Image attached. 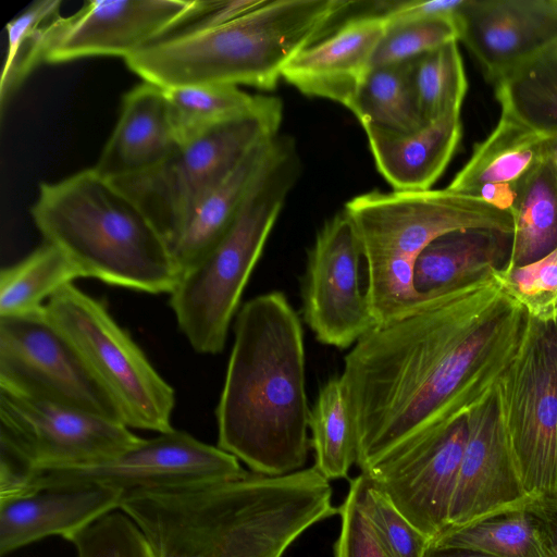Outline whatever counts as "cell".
<instances>
[{"mask_svg": "<svg viewBox=\"0 0 557 557\" xmlns=\"http://www.w3.org/2000/svg\"><path fill=\"white\" fill-rule=\"evenodd\" d=\"M248 473L232 454L172 429L141 438L125 451L98 463L37 472L30 476L24 495L75 485H99L124 495L137 490L235 480Z\"/></svg>", "mask_w": 557, "mask_h": 557, "instance_id": "7c38bea8", "label": "cell"}, {"mask_svg": "<svg viewBox=\"0 0 557 557\" xmlns=\"http://www.w3.org/2000/svg\"><path fill=\"white\" fill-rule=\"evenodd\" d=\"M352 3L263 0L227 23L164 37L124 60L144 82L162 88L223 84L272 90L286 64Z\"/></svg>", "mask_w": 557, "mask_h": 557, "instance_id": "277c9868", "label": "cell"}, {"mask_svg": "<svg viewBox=\"0 0 557 557\" xmlns=\"http://www.w3.org/2000/svg\"><path fill=\"white\" fill-rule=\"evenodd\" d=\"M288 136L276 135L253 147L202 201L170 246L183 273L198 263L225 235L255 180L280 153Z\"/></svg>", "mask_w": 557, "mask_h": 557, "instance_id": "d4e9b609", "label": "cell"}, {"mask_svg": "<svg viewBox=\"0 0 557 557\" xmlns=\"http://www.w3.org/2000/svg\"><path fill=\"white\" fill-rule=\"evenodd\" d=\"M338 515L341 529L334 557H391L361 506L358 476L350 481Z\"/></svg>", "mask_w": 557, "mask_h": 557, "instance_id": "f35d334b", "label": "cell"}, {"mask_svg": "<svg viewBox=\"0 0 557 557\" xmlns=\"http://www.w3.org/2000/svg\"><path fill=\"white\" fill-rule=\"evenodd\" d=\"M178 144L250 111L260 95L234 85L195 84L163 88Z\"/></svg>", "mask_w": 557, "mask_h": 557, "instance_id": "1f68e13d", "label": "cell"}, {"mask_svg": "<svg viewBox=\"0 0 557 557\" xmlns=\"http://www.w3.org/2000/svg\"><path fill=\"white\" fill-rule=\"evenodd\" d=\"M141 438L113 419L0 388V490L41 471L98 463Z\"/></svg>", "mask_w": 557, "mask_h": 557, "instance_id": "30bf717a", "label": "cell"}, {"mask_svg": "<svg viewBox=\"0 0 557 557\" xmlns=\"http://www.w3.org/2000/svg\"><path fill=\"white\" fill-rule=\"evenodd\" d=\"M123 493L99 485L39 490L0 503V555L50 535L71 541L101 517L119 509Z\"/></svg>", "mask_w": 557, "mask_h": 557, "instance_id": "44dd1931", "label": "cell"}, {"mask_svg": "<svg viewBox=\"0 0 557 557\" xmlns=\"http://www.w3.org/2000/svg\"><path fill=\"white\" fill-rule=\"evenodd\" d=\"M512 234L467 228L444 234L428 245L414 264V288L425 305L444 292L504 268Z\"/></svg>", "mask_w": 557, "mask_h": 557, "instance_id": "cb8c5ba5", "label": "cell"}, {"mask_svg": "<svg viewBox=\"0 0 557 557\" xmlns=\"http://www.w3.org/2000/svg\"><path fill=\"white\" fill-rule=\"evenodd\" d=\"M512 243L505 267H521L557 247V169L550 154L524 183L510 211Z\"/></svg>", "mask_w": 557, "mask_h": 557, "instance_id": "4316f807", "label": "cell"}, {"mask_svg": "<svg viewBox=\"0 0 557 557\" xmlns=\"http://www.w3.org/2000/svg\"><path fill=\"white\" fill-rule=\"evenodd\" d=\"M467 425L447 529L462 527L531 497L522 486L509 451L495 392L467 414Z\"/></svg>", "mask_w": 557, "mask_h": 557, "instance_id": "ac0fdd59", "label": "cell"}, {"mask_svg": "<svg viewBox=\"0 0 557 557\" xmlns=\"http://www.w3.org/2000/svg\"><path fill=\"white\" fill-rule=\"evenodd\" d=\"M552 523V504L529 497L462 527L448 528L432 542L494 557H548Z\"/></svg>", "mask_w": 557, "mask_h": 557, "instance_id": "484cf974", "label": "cell"}, {"mask_svg": "<svg viewBox=\"0 0 557 557\" xmlns=\"http://www.w3.org/2000/svg\"><path fill=\"white\" fill-rule=\"evenodd\" d=\"M500 425L525 493L557 505V321L529 317L495 387Z\"/></svg>", "mask_w": 557, "mask_h": 557, "instance_id": "8fae6325", "label": "cell"}, {"mask_svg": "<svg viewBox=\"0 0 557 557\" xmlns=\"http://www.w3.org/2000/svg\"><path fill=\"white\" fill-rule=\"evenodd\" d=\"M381 175L394 190L431 189L450 162L462 135L460 113L446 115L413 133L364 127Z\"/></svg>", "mask_w": 557, "mask_h": 557, "instance_id": "603a6c76", "label": "cell"}, {"mask_svg": "<svg viewBox=\"0 0 557 557\" xmlns=\"http://www.w3.org/2000/svg\"><path fill=\"white\" fill-rule=\"evenodd\" d=\"M309 413L300 319L282 292L245 302L215 409L218 446L251 472L280 476L307 460Z\"/></svg>", "mask_w": 557, "mask_h": 557, "instance_id": "3957f363", "label": "cell"}, {"mask_svg": "<svg viewBox=\"0 0 557 557\" xmlns=\"http://www.w3.org/2000/svg\"><path fill=\"white\" fill-rule=\"evenodd\" d=\"M45 312L78 351L125 425L157 433L174 429L173 387L102 301L71 283L49 298Z\"/></svg>", "mask_w": 557, "mask_h": 557, "instance_id": "9c48e42d", "label": "cell"}, {"mask_svg": "<svg viewBox=\"0 0 557 557\" xmlns=\"http://www.w3.org/2000/svg\"><path fill=\"white\" fill-rule=\"evenodd\" d=\"M460 38L490 81L557 46V0H466Z\"/></svg>", "mask_w": 557, "mask_h": 557, "instance_id": "e0dca14e", "label": "cell"}, {"mask_svg": "<svg viewBox=\"0 0 557 557\" xmlns=\"http://www.w3.org/2000/svg\"><path fill=\"white\" fill-rule=\"evenodd\" d=\"M197 0H90L47 28L44 62L97 55L124 59L170 35L198 8Z\"/></svg>", "mask_w": 557, "mask_h": 557, "instance_id": "2e32d148", "label": "cell"}, {"mask_svg": "<svg viewBox=\"0 0 557 557\" xmlns=\"http://www.w3.org/2000/svg\"><path fill=\"white\" fill-rule=\"evenodd\" d=\"M549 154V136L502 113L446 188L510 212L527 180Z\"/></svg>", "mask_w": 557, "mask_h": 557, "instance_id": "ffe728a7", "label": "cell"}, {"mask_svg": "<svg viewBox=\"0 0 557 557\" xmlns=\"http://www.w3.org/2000/svg\"><path fill=\"white\" fill-rule=\"evenodd\" d=\"M528 321L494 270L361 337L339 375L361 472L486 400L516 357Z\"/></svg>", "mask_w": 557, "mask_h": 557, "instance_id": "6da1fadb", "label": "cell"}, {"mask_svg": "<svg viewBox=\"0 0 557 557\" xmlns=\"http://www.w3.org/2000/svg\"><path fill=\"white\" fill-rule=\"evenodd\" d=\"M349 111L363 128L407 134L426 125L412 84L411 61L370 69Z\"/></svg>", "mask_w": 557, "mask_h": 557, "instance_id": "f546056e", "label": "cell"}, {"mask_svg": "<svg viewBox=\"0 0 557 557\" xmlns=\"http://www.w3.org/2000/svg\"><path fill=\"white\" fill-rule=\"evenodd\" d=\"M553 523H552V545L548 557H557V505H552Z\"/></svg>", "mask_w": 557, "mask_h": 557, "instance_id": "b9f144b4", "label": "cell"}, {"mask_svg": "<svg viewBox=\"0 0 557 557\" xmlns=\"http://www.w3.org/2000/svg\"><path fill=\"white\" fill-rule=\"evenodd\" d=\"M83 277L55 246L44 243L18 262L0 272V318L44 310L58 290Z\"/></svg>", "mask_w": 557, "mask_h": 557, "instance_id": "f1b7e54d", "label": "cell"}, {"mask_svg": "<svg viewBox=\"0 0 557 557\" xmlns=\"http://www.w3.org/2000/svg\"><path fill=\"white\" fill-rule=\"evenodd\" d=\"M300 168L295 141L289 137L248 189L225 235L182 274L170 294L177 325L198 354L223 351L245 286Z\"/></svg>", "mask_w": 557, "mask_h": 557, "instance_id": "52a82bcc", "label": "cell"}, {"mask_svg": "<svg viewBox=\"0 0 557 557\" xmlns=\"http://www.w3.org/2000/svg\"><path fill=\"white\" fill-rule=\"evenodd\" d=\"M178 146L163 88L144 82L124 95L117 123L94 169L108 180L138 174Z\"/></svg>", "mask_w": 557, "mask_h": 557, "instance_id": "7402d4cb", "label": "cell"}, {"mask_svg": "<svg viewBox=\"0 0 557 557\" xmlns=\"http://www.w3.org/2000/svg\"><path fill=\"white\" fill-rule=\"evenodd\" d=\"M466 0L395 1L392 9L384 14L388 26L429 18L458 20Z\"/></svg>", "mask_w": 557, "mask_h": 557, "instance_id": "ab89813d", "label": "cell"}, {"mask_svg": "<svg viewBox=\"0 0 557 557\" xmlns=\"http://www.w3.org/2000/svg\"><path fill=\"white\" fill-rule=\"evenodd\" d=\"M494 83L502 113L542 135H557V46Z\"/></svg>", "mask_w": 557, "mask_h": 557, "instance_id": "83f0119b", "label": "cell"}, {"mask_svg": "<svg viewBox=\"0 0 557 557\" xmlns=\"http://www.w3.org/2000/svg\"><path fill=\"white\" fill-rule=\"evenodd\" d=\"M467 435L466 416L393 450L361 473L433 541L448 527Z\"/></svg>", "mask_w": 557, "mask_h": 557, "instance_id": "9a60e30c", "label": "cell"}, {"mask_svg": "<svg viewBox=\"0 0 557 557\" xmlns=\"http://www.w3.org/2000/svg\"><path fill=\"white\" fill-rule=\"evenodd\" d=\"M314 467L330 480L347 478L357 461V438L341 376L325 381L309 413Z\"/></svg>", "mask_w": 557, "mask_h": 557, "instance_id": "4dcf8cb0", "label": "cell"}, {"mask_svg": "<svg viewBox=\"0 0 557 557\" xmlns=\"http://www.w3.org/2000/svg\"><path fill=\"white\" fill-rule=\"evenodd\" d=\"M424 557H494L492 555L457 546H447L431 542Z\"/></svg>", "mask_w": 557, "mask_h": 557, "instance_id": "60d3db41", "label": "cell"}, {"mask_svg": "<svg viewBox=\"0 0 557 557\" xmlns=\"http://www.w3.org/2000/svg\"><path fill=\"white\" fill-rule=\"evenodd\" d=\"M119 509L141 531L152 557H283L306 530L338 513L330 482L314 466L132 491Z\"/></svg>", "mask_w": 557, "mask_h": 557, "instance_id": "7a4b0ae2", "label": "cell"}, {"mask_svg": "<svg viewBox=\"0 0 557 557\" xmlns=\"http://www.w3.org/2000/svg\"><path fill=\"white\" fill-rule=\"evenodd\" d=\"M506 292L531 319L557 321V247L543 258L521 267L495 270Z\"/></svg>", "mask_w": 557, "mask_h": 557, "instance_id": "e575fe53", "label": "cell"}, {"mask_svg": "<svg viewBox=\"0 0 557 557\" xmlns=\"http://www.w3.org/2000/svg\"><path fill=\"white\" fill-rule=\"evenodd\" d=\"M367 264L366 297L376 326L423 309L414 288V264L440 236L490 228L512 234L511 213L445 189L369 191L345 205Z\"/></svg>", "mask_w": 557, "mask_h": 557, "instance_id": "8992f818", "label": "cell"}, {"mask_svg": "<svg viewBox=\"0 0 557 557\" xmlns=\"http://www.w3.org/2000/svg\"><path fill=\"white\" fill-rule=\"evenodd\" d=\"M282 121L281 99L260 95L250 111L180 144L157 166L110 181L138 206L170 248L196 209L244 157L278 135Z\"/></svg>", "mask_w": 557, "mask_h": 557, "instance_id": "ba28073f", "label": "cell"}, {"mask_svg": "<svg viewBox=\"0 0 557 557\" xmlns=\"http://www.w3.org/2000/svg\"><path fill=\"white\" fill-rule=\"evenodd\" d=\"M0 388L123 423L115 404L45 308L0 318Z\"/></svg>", "mask_w": 557, "mask_h": 557, "instance_id": "4fadbf2b", "label": "cell"}, {"mask_svg": "<svg viewBox=\"0 0 557 557\" xmlns=\"http://www.w3.org/2000/svg\"><path fill=\"white\" fill-rule=\"evenodd\" d=\"M459 38V23L453 18L391 25L373 54L371 69L411 61Z\"/></svg>", "mask_w": 557, "mask_h": 557, "instance_id": "d590c367", "label": "cell"}, {"mask_svg": "<svg viewBox=\"0 0 557 557\" xmlns=\"http://www.w3.org/2000/svg\"><path fill=\"white\" fill-rule=\"evenodd\" d=\"M70 542L76 557H152L144 534L123 511L101 517Z\"/></svg>", "mask_w": 557, "mask_h": 557, "instance_id": "74e56055", "label": "cell"}, {"mask_svg": "<svg viewBox=\"0 0 557 557\" xmlns=\"http://www.w3.org/2000/svg\"><path fill=\"white\" fill-rule=\"evenodd\" d=\"M451 41L411 60V78L426 124L460 113L468 81L457 45Z\"/></svg>", "mask_w": 557, "mask_h": 557, "instance_id": "d6a6232c", "label": "cell"}, {"mask_svg": "<svg viewBox=\"0 0 557 557\" xmlns=\"http://www.w3.org/2000/svg\"><path fill=\"white\" fill-rule=\"evenodd\" d=\"M359 236L343 210L324 222L308 252L302 315L317 341L346 349L376 326L359 283Z\"/></svg>", "mask_w": 557, "mask_h": 557, "instance_id": "5bb4252c", "label": "cell"}, {"mask_svg": "<svg viewBox=\"0 0 557 557\" xmlns=\"http://www.w3.org/2000/svg\"><path fill=\"white\" fill-rule=\"evenodd\" d=\"M549 153L557 169V135L549 136Z\"/></svg>", "mask_w": 557, "mask_h": 557, "instance_id": "7bdbcfd3", "label": "cell"}, {"mask_svg": "<svg viewBox=\"0 0 557 557\" xmlns=\"http://www.w3.org/2000/svg\"><path fill=\"white\" fill-rule=\"evenodd\" d=\"M30 214L83 277L148 294H171L181 278L153 224L94 168L40 184Z\"/></svg>", "mask_w": 557, "mask_h": 557, "instance_id": "5b68a950", "label": "cell"}, {"mask_svg": "<svg viewBox=\"0 0 557 557\" xmlns=\"http://www.w3.org/2000/svg\"><path fill=\"white\" fill-rule=\"evenodd\" d=\"M60 0H40L30 4L7 26L8 48L0 79L1 106L44 62L45 38L49 24L60 16Z\"/></svg>", "mask_w": 557, "mask_h": 557, "instance_id": "836d02e7", "label": "cell"}, {"mask_svg": "<svg viewBox=\"0 0 557 557\" xmlns=\"http://www.w3.org/2000/svg\"><path fill=\"white\" fill-rule=\"evenodd\" d=\"M387 27L384 14L349 18L332 35L298 52L284 67L282 77L306 96L327 99L350 110Z\"/></svg>", "mask_w": 557, "mask_h": 557, "instance_id": "d6986e66", "label": "cell"}, {"mask_svg": "<svg viewBox=\"0 0 557 557\" xmlns=\"http://www.w3.org/2000/svg\"><path fill=\"white\" fill-rule=\"evenodd\" d=\"M358 478L361 506L391 557H424L432 541L364 474Z\"/></svg>", "mask_w": 557, "mask_h": 557, "instance_id": "8d00e7d4", "label": "cell"}]
</instances>
